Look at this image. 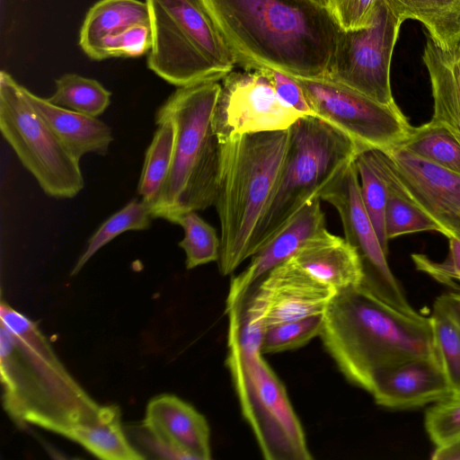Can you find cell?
Instances as JSON below:
<instances>
[{
	"instance_id": "cell-35",
	"label": "cell",
	"mask_w": 460,
	"mask_h": 460,
	"mask_svg": "<svg viewBox=\"0 0 460 460\" xmlns=\"http://www.w3.org/2000/svg\"><path fill=\"white\" fill-rule=\"evenodd\" d=\"M152 43L150 22L135 23L103 41L98 50L96 60L109 58H137L149 52Z\"/></svg>"
},
{
	"instance_id": "cell-2",
	"label": "cell",
	"mask_w": 460,
	"mask_h": 460,
	"mask_svg": "<svg viewBox=\"0 0 460 460\" xmlns=\"http://www.w3.org/2000/svg\"><path fill=\"white\" fill-rule=\"evenodd\" d=\"M237 64L323 77L341 28L314 0H206Z\"/></svg>"
},
{
	"instance_id": "cell-19",
	"label": "cell",
	"mask_w": 460,
	"mask_h": 460,
	"mask_svg": "<svg viewBox=\"0 0 460 460\" xmlns=\"http://www.w3.org/2000/svg\"><path fill=\"white\" fill-rule=\"evenodd\" d=\"M292 259L336 292L359 287L363 279L361 261L356 249L345 238L327 229L305 243Z\"/></svg>"
},
{
	"instance_id": "cell-20",
	"label": "cell",
	"mask_w": 460,
	"mask_h": 460,
	"mask_svg": "<svg viewBox=\"0 0 460 460\" xmlns=\"http://www.w3.org/2000/svg\"><path fill=\"white\" fill-rule=\"evenodd\" d=\"M33 109L78 160L88 153L104 155L113 139L111 128L96 117L68 110L43 99L22 86Z\"/></svg>"
},
{
	"instance_id": "cell-10",
	"label": "cell",
	"mask_w": 460,
	"mask_h": 460,
	"mask_svg": "<svg viewBox=\"0 0 460 460\" xmlns=\"http://www.w3.org/2000/svg\"><path fill=\"white\" fill-rule=\"evenodd\" d=\"M314 114L367 149L401 145L412 126L397 104L378 102L328 77H295Z\"/></svg>"
},
{
	"instance_id": "cell-37",
	"label": "cell",
	"mask_w": 460,
	"mask_h": 460,
	"mask_svg": "<svg viewBox=\"0 0 460 460\" xmlns=\"http://www.w3.org/2000/svg\"><path fill=\"white\" fill-rule=\"evenodd\" d=\"M271 83L277 94L289 106L304 115H314L297 80L273 68H260Z\"/></svg>"
},
{
	"instance_id": "cell-29",
	"label": "cell",
	"mask_w": 460,
	"mask_h": 460,
	"mask_svg": "<svg viewBox=\"0 0 460 460\" xmlns=\"http://www.w3.org/2000/svg\"><path fill=\"white\" fill-rule=\"evenodd\" d=\"M172 224L181 226L184 231V237L179 246L186 254L185 264L188 270L218 261L220 237L216 229L200 217L197 211L180 215Z\"/></svg>"
},
{
	"instance_id": "cell-27",
	"label": "cell",
	"mask_w": 460,
	"mask_h": 460,
	"mask_svg": "<svg viewBox=\"0 0 460 460\" xmlns=\"http://www.w3.org/2000/svg\"><path fill=\"white\" fill-rule=\"evenodd\" d=\"M111 95L98 81L69 73L56 80V91L47 100L55 105L97 117L108 108Z\"/></svg>"
},
{
	"instance_id": "cell-42",
	"label": "cell",
	"mask_w": 460,
	"mask_h": 460,
	"mask_svg": "<svg viewBox=\"0 0 460 460\" xmlns=\"http://www.w3.org/2000/svg\"><path fill=\"white\" fill-rule=\"evenodd\" d=\"M457 293H458V294H459V296H460V289L458 290V292H457Z\"/></svg>"
},
{
	"instance_id": "cell-33",
	"label": "cell",
	"mask_w": 460,
	"mask_h": 460,
	"mask_svg": "<svg viewBox=\"0 0 460 460\" xmlns=\"http://www.w3.org/2000/svg\"><path fill=\"white\" fill-rule=\"evenodd\" d=\"M324 312L269 326L265 329L261 353H278L305 345L320 335Z\"/></svg>"
},
{
	"instance_id": "cell-23",
	"label": "cell",
	"mask_w": 460,
	"mask_h": 460,
	"mask_svg": "<svg viewBox=\"0 0 460 460\" xmlns=\"http://www.w3.org/2000/svg\"><path fill=\"white\" fill-rule=\"evenodd\" d=\"M400 22H420L432 41L451 51L460 45V0H385Z\"/></svg>"
},
{
	"instance_id": "cell-6",
	"label": "cell",
	"mask_w": 460,
	"mask_h": 460,
	"mask_svg": "<svg viewBox=\"0 0 460 460\" xmlns=\"http://www.w3.org/2000/svg\"><path fill=\"white\" fill-rule=\"evenodd\" d=\"M315 115L289 128V144L274 198L257 229L252 254L323 191L366 150Z\"/></svg>"
},
{
	"instance_id": "cell-43",
	"label": "cell",
	"mask_w": 460,
	"mask_h": 460,
	"mask_svg": "<svg viewBox=\"0 0 460 460\" xmlns=\"http://www.w3.org/2000/svg\"><path fill=\"white\" fill-rule=\"evenodd\" d=\"M458 49H459V50H460V45H459Z\"/></svg>"
},
{
	"instance_id": "cell-18",
	"label": "cell",
	"mask_w": 460,
	"mask_h": 460,
	"mask_svg": "<svg viewBox=\"0 0 460 460\" xmlns=\"http://www.w3.org/2000/svg\"><path fill=\"white\" fill-rule=\"evenodd\" d=\"M142 426L185 460L211 458L210 430L202 414L173 394H160L146 405Z\"/></svg>"
},
{
	"instance_id": "cell-9",
	"label": "cell",
	"mask_w": 460,
	"mask_h": 460,
	"mask_svg": "<svg viewBox=\"0 0 460 460\" xmlns=\"http://www.w3.org/2000/svg\"><path fill=\"white\" fill-rule=\"evenodd\" d=\"M0 129L48 196L71 199L83 190L80 160L33 109L22 86L5 71L0 73Z\"/></svg>"
},
{
	"instance_id": "cell-5",
	"label": "cell",
	"mask_w": 460,
	"mask_h": 460,
	"mask_svg": "<svg viewBox=\"0 0 460 460\" xmlns=\"http://www.w3.org/2000/svg\"><path fill=\"white\" fill-rule=\"evenodd\" d=\"M220 88L218 80L178 87L158 108L155 123L172 121L175 142L169 174L150 204L154 218L172 223L181 214L215 204L220 143L212 117Z\"/></svg>"
},
{
	"instance_id": "cell-24",
	"label": "cell",
	"mask_w": 460,
	"mask_h": 460,
	"mask_svg": "<svg viewBox=\"0 0 460 460\" xmlns=\"http://www.w3.org/2000/svg\"><path fill=\"white\" fill-rule=\"evenodd\" d=\"M120 416V409L116 405L102 420L75 429L67 438L103 460L145 459L123 430Z\"/></svg>"
},
{
	"instance_id": "cell-38",
	"label": "cell",
	"mask_w": 460,
	"mask_h": 460,
	"mask_svg": "<svg viewBox=\"0 0 460 460\" xmlns=\"http://www.w3.org/2000/svg\"><path fill=\"white\" fill-rule=\"evenodd\" d=\"M449 251L444 261L438 262L421 253H412L411 260L420 271L427 275L433 272H460V238L457 236L448 237Z\"/></svg>"
},
{
	"instance_id": "cell-28",
	"label": "cell",
	"mask_w": 460,
	"mask_h": 460,
	"mask_svg": "<svg viewBox=\"0 0 460 460\" xmlns=\"http://www.w3.org/2000/svg\"><path fill=\"white\" fill-rule=\"evenodd\" d=\"M153 218L149 203L143 199H132L123 208L109 217L91 236L84 252L72 270L71 275L77 274L101 248L115 237L127 231L147 229Z\"/></svg>"
},
{
	"instance_id": "cell-15",
	"label": "cell",
	"mask_w": 460,
	"mask_h": 460,
	"mask_svg": "<svg viewBox=\"0 0 460 460\" xmlns=\"http://www.w3.org/2000/svg\"><path fill=\"white\" fill-rule=\"evenodd\" d=\"M369 394L377 405L395 411L420 408L454 394L436 357L414 358L379 371Z\"/></svg>"
},
{
	"instance_id": "cell-1",
	"label": "cell",
	"mask_w": 460,
	"mask_h": 460,
	"mask_svg": "<svg viewBox=\"0 0 460 460\" xmlns=\"http://www.w3.org/2000/svg\"><path fill=\"white\" fill-rule=\"evenodd\" d=\"M3 406L13 422L35 425L66 438L76 428L106 417L115 404L98 403L58 359L38 324L0 305Z\"/></svg>"
},
{
	"instance_id": "cell-7",
	"label": "cell",
	"mask_w": 460,
	"mask_h": 460,
	"mask_svg": "<svg viewBox=\"0 0 460 460\" xmlns=\"http://www.w3.org/2000/svg\"><path fill=\"white\" fill-rule=\"evenodd\" d=\"M153 34L147 66L177 87L221 80L236 58L206 0H146Z\"/></svg>"
},
{
	"instance_id": "cell-17",
	"label": "cell",
	"mask_w": 460,
	"mask_h": 460,
	"mask_svg": "<svg viewBox=\"0 0 460 460\" xmlns=\"http://www.w3.org/2000/svg\"><path fill=\"white\" fill-rule=\"evenodd\" d=\"M256 285L262 290L267 302L266 328L323 313L336 294L296 264L292 257L270 271Z\"/></svg>"
},
{
	"instance_id": "cell-36",
	"label": "cell",
	"mask_w": 460,
	"mask_h": 460,
	"mask_svg": "<svg viewBox=\"0 0 460 460\" xmlns=\"http://www.w3.org/2000/svg\"><path fill=\"white\" fill-rule=\"evenodd\" d=\"M378 0H327L326 8L344 31L367 27L373 17Z\"/></svg>"
},
{
	"instance_id": "cell-21",
	"label": "cell",
	"mask_w": 460,
	"mask_h": 460,
	"mask_svg": "<svg viewBox=\"0 0 460 460\" xmlns=\"http://www.w3.org/2000/svg\"><path fill=\"white\" fill-rule=\"evenodd\" d=\"M422 60L433 97L430 120L446 127L460 143V50H443L427 34Z\"/></svg>"
},
{
	"instance_id": "cell-8",
	"label": "cell",
	"mask_w": 460,
	"mask_h": 460,
	"mask_svg": "<svg viewBox=\"0 0 460 460\" xmlns=\"http://www.w3.org/2000/svg\"><path fill=\"white\" fill-rule=\"evenodd\" d=\"M227 345L226 365L241 411L263 457L267 460L312 459L286 388L261 351H245Z\"/></svg>"
},
{
	"instance_id": "cell-13",
	"label": "cell",
	"mask_w": 460,
	"mask_h": 460,
	"mask_svg": "<svg viewBox=\"0 0 460 460\" xmlns=\"http://www.w3.org/2000/svg\"><path fill=\"white\" fill-rule=\"evenodd\" d=\"M320 199L336 208L345 239L358 252L363 271L359 287L402 313L420 314L408 302L389 267L386 254L362 201L355 161L332 181Z\"/></svg>"
},
{
	"instance_id": "cell-34",
	"label": "cell",
	"mask_w": 460,
	"mask_h": 460,
	"mask_svg": "<svg viewBox=\"0 0 460 460\" xmlns=\"http://www.w3.org/2000/svg\"><path fill=\"white\" fill-rule=\"evenodd\" d=\"M424 427L435 447L460 438V394L433 403L424 417Z\"/></svg>"
},
{
	"instance_id": "cell-30",
	"label": "cell",
	"mask_w": 460,
	"mask_h": 460,
	"mask_svg": "<svg viewBox=\"0 0 460 460\" xmlns=\"http://www.w3.org/2000/svg\"><path fill=\"white\" fill-rule=\"evenodd\" d=\"M434 345L454 394H460V325L438 303L429 316Z\"/></svg>"
},
{
	"instance_id": "cell-26",
	"label": "cell",
	"mask_w": 460,
	"mask_h": 460,
	"mask_svg": "<svg viewBox=\"0 0 460 460\" xmlns=\"http://www.w3.org/2000/svg\"><path fill=\"white\" fill-rule=\"evenodd\" d=\"M156 124L159 127L146 150L137 186L138 194L149 204L169 174L175 142V128L172 121L162 120Z\"/></svg>"
},
{
	"instance_id": "cell-32",
	"label": "cell",
	"mask_w": 460,
	"mask_h": 460,
	"mask_svg": "<svg viewBox=\"0 0 460 460\" xmlns=\"http://www.w3.org/2000/svg\"><path fill=\"white\" fill-rule=\"evenodd\" d=\"M386 189L385 224L388 240L425 231H436L446 237L449 236L447 230L432 217L391 187L386 185Z\"/></svg>"
},
{
	"instance_id": "cell-22",
	"label": "cell",
	"mask_w": 460,
	"mask_h": 460,
	"mask_svg": "<svg viewBox=\"0 0 460 460\" xmlns=\"http://www.w3.org/2000/svg\"><path fill=\"white\" fill-rule=\"evenodd\" d=\"M150 22L146 2L140 0H100L87 12L81 27L79 46L92 59L110 37L135 23Z\"/></svg>"
},
{
	"instance_id": "cell-14",
	"label": "cell",
	"mask_w": 460,
	"mask_h": 460,
	"mask_svg": "<svg viewBox=\"0 0 460 460\" xmlns=\"http://www.w3.org/2000/svg\"><path fill=\"white\" fill-rule=\"evenodd\" d=\"M221 80L212 117L220 144L245 134L288 129L305 116L277 94L261 70L231 71Z\"/></svg>"
},
{
	"instance_id": "cell-3",
	"label": "cell",
	"mask_w": 460,
	"mask_h": 460,
	"mask_svg": "<svg viewBox=\"0 0 460 460\" xmlns=\"http://www.w3.org/2000/svg\"><path fill=\"white\" fill-rule=\"evenodd\" d=\"M319 336L346 378L368 393L379 371L438 358L429 316L402 313L360 287L336 292Z\"/></svg>"
},
{
	"instance_id": "cell-11",
	"label": "cell",
	"mask_w": 460,
	"mask_h": 460,
	"mask_svg": "<svg viewBox=\"0 0 460 460\" xmlns=\"http://www.w3.org/2000/svg\"><path fill=\"white\" fill-rule=\"evenodd\" d=\"M401 25L385 0H378L367 27L341 30L325 77L378 102L395 104L391 90L390 68Z\"/></svg>"
},
{
	"instance_id": "cell-41",
	"label": "cell",
	"mask_w": 460,
	"mask_h": 460,
	"mask_svg": "<svg viewBox=\"0 0 460 460\" xmlns=\"http://www.w3.org/2000/svg\"><path fill=\"white\" fill-rule=\"evenodd\" d=\"M316 3L320 4L321 5H323L326 7L327 0H314Z\"/></svg>"
},
{
	"instance_id": "cell-31",
	"label": "cell",
	"mask_w": 460,
	"mask_h": 460,
	"mask_svg": "<svg viewBox=\"0 0 460 460\" xmlns=\"http://www.w3.org/2000/svg\"><path fill=\"white\" fill-rule=\"evenodd\" d=\"M366 150L360 152L355 160L360 194L381 246L387 255L389 240L386 236L385 224L387 189L385 181L369 160Z\"/></svg>"
},
{
	"instance_id": "cell-4",
	"label": "cell",
	"mask_w": 460,
	"mask_h": 460,
	"mask_svg": "<svg viewBox=\"0 0 460 460\" xmlns=\"http://www.w3.org/2000/svg\"><path fill=\"white\" fill-rule=\"evenodd\" d=\"M289 128L238 136L220 144L215 206L220 222L219 272L226 276L252 255L257 229L285 163Z\"/></svg>"
},
{
	"instance_id": "cell-16",
	"label": "cell",
	"mask_w": 460,
	"mask_h": 460,
	"mask_svg": "<svg viewBox=\"0 0 460 460\" xmlns=\"http://www.w3.org/2000/svg\"><path fill=\"white\" fill-rule=\"evenodd\" d=\"M320 200L315 199L305 206L253 253L249 265L231 279L226 313L270 271L293 257L305 243L326 229Z\"/></svg>"
},
{
	"instance_id": "cell-25",
	"label": "cell",
	"mask_w": 460,
	"mask_h": 460,
	"mask_svg": "<svg viewBox=\"0 0 460 460\" xmlns=\"http://www.w3.org/2000/svg\"><path fill=\"white\" fill-rule=\"evenodd\" d=\"M414 155L460 174V143L443 125L429 120L412 127L399 145Z\"/></svg>"
},
{
	"instance_id": "cell-12",
	"label": "cell",
	"mask_w": 460,
	"mask_h": 460,
	"mask_svg": "<svg viewBox=\"0 0 460 460\" xmlns=\"http://www.w3.org/2000/svg\"><path fill=\"white\" fill-rule=\"evenodd\" d=\"M385 184L460 238V174L401 146L367 149ZM447 237V238H448Z\"/></svg>"
},
{
	"instance_id": "cell-40",
	"label": "cell",
	"mask_w": 460,
	"mask_h": 460,
	"mask_svg": "<svg viewBox=\"0 0 460 460\" xmlns=\"http://www.w3.org/2000/svg\"><path fill=\"white\" fill-rule=\"evenodd\" d=\"M433 460H460V438L444 446L435 447Z\"/></svg>"
},
{
	"instance_id": "cell-39",
	"label": "cell",
	"mask_w": 460,
	"mask_h": 460,
	"mask_svg": "<svg viewBox=\"0 0 460 460\" xmlns=\"http://www.w3.org/2000/svg\"><path fill=\"white\" fill-rule=\"evenodd\" d=\"M435 301L460 325V296L457 292L443 294Z\"/></svg>"
}]
</instances>
